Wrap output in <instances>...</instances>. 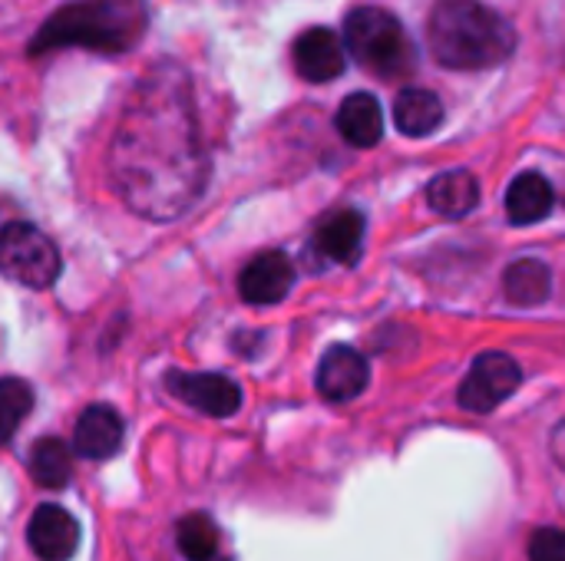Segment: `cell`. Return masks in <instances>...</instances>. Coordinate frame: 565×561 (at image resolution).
<instances>
[{
  "label": "cell",
  "instance_id": "cell-11",
  "mask_svg": "<svg viewBox=\"0 0 565 561\" xmlns=\"http://www.w3.org/2000/svg\"><path fill=\"white\" fill-rule=\"evenodd\" d=\"M26 542L33 555L43 561H70L79 546L76 519L60 506H40L26 526Z\"/></svg>",
  "mask_w": 565,
  "mask_h": 561
},
{
  "label": "cell",
  "instance_id": "cell-21",
  "mask_svg": "<svg viewBox=\"0 0 565 561\" xmlns=\"http://www.w3.org/2000/svg\"><path fill=\"white\" fill-rule=\"evenodd\" d=\"M33 410V390L20 377H3L0 380V446L13 440L26 413Z\"/></svg>",
  "mask_w": 565,
  "mask_h": 561
},
{
  "label": "cell",
  "instance_id": "cell-2",
  "mask_svg": "<svg viewBox=\"0 0 565 561\" xmlns=\"http://www.w3.org/2000/svg\"><path fill=\"white\" fill-rule=\"evenodd\" d=\"M149 26V10L142 0H70L53 17L43 20L26 53L43 56L50 50L79 46L96 53H129L139 46Z\"/></svg>",
  "mask_w": 565,
  "mask_h": 561
},
{
  "label": "cell",
  "instance_id": "cell-5",
  "mask_svg": "<svg viewBox=\"0 0 565 561\" xmlns=\"http://www.w3.org/2000/svg\"><path fill=\"white\" fill-rule=\"evenodd\" d=\"M0 274L23 288H50L60 278L56 245L26 222L0 228Z\"/></svg>",
  "mask_w": 565,
  "mask_h": 561
},
{
  "label": "cell",
  "instance_id": "cell-12",
  "mask_svg": "<svg viewBox=\"0 0 565 561\" xmlns=\"http://www.w3.org/2000/svg\"><path fill=\"white\" fill-rule=\"evenodd\" d=\"M122 446V420L113 407H86L73 430V450L83 460H109Z\"/></svg>",
  "mask_w": 565,
  "mask_h": 561
},
{
  "label": "cell",
  "instance_id": "cell-7",
  "mask_svg": "<svg viewBox=\"0 0 565 561\" xmlns=\"http://www.w3.org/2000/svg\"><path fill=\"white\" fill-rule=\"evenodd\" d=\"M166 387L175 400H182L185 407L205 413V417H215V420H225L232 413H238L242 407V390L232 377L225 374H182V370H172L166 377Z\"/></svg>",
  "mask_w": 565,
  "mask_h": 561
},
{
  "label": "cell",
  "instance_id": "cell-22",
  "mask_svg": "<svg viewBox=\"0 0 565 561\" xmlns=\"http://www.w3.org/2000/svg\"><path fill=\"white\" fill-rule=\"evenodd\" d=\"M530 561H565L563 529H540L530 542Z\"/></svg>",
  "mask_w": 565,
  "mask_h": 561
},
{
  "label": "cell",
  "instance_id": "cell-8",
  "mask_svg": "<svg viewBox=\"0 0 565 561\" xmlns=\"http://www.w3.org/2000/svg\"><path fill=\"white\" fill-rule=\"evenodd\" d=\"M295 284V265L288 255L281 251H265L258 258H252L238 278V294L245 304L265 308V304H278L288 298Z\"/></svg>",
  "mask_w": 565,
  "mask_h": 561
},
{
  "label": "cell",
  "instance_id": "cell-15",
  "mask_svg": "<svg viewBox=\"0 0 565 561\" xmlns=\"http://www.w3.org/2000/svg\"><path fill=\"white\" fill-rule=\"evenodd\" d=\"M553 205H556L553 185L540 172H523L507 188V215L513 225H536L553 212Z\"/></svg>",
  "mask_w": 565,
  "mask_h": 561
},
{
  "label": "cell",
  "instance_id": "cell-6",
  "mask_svg": "<svg viewBox=\"0 0 565 561\" xmlns=\"http://www.w3.org/2000/svg\"><path fill=\"white\" fill-rule=\"evenodd\" d=\"M520 380H523V370L510 354H483L473 360L467 380L460 384L457 400L470 413H493L503 400L516 393Z\"/></svg>",
  "mask_w": 565,
  "mask_h": 561
},
{
  "label": "cell",
  "instance_id": "cell-19",
  "mask_svg": "<svg viewBox=\"0 0 565 561\" xmlns=\"http://www.w3.org/2000/svg\"><path fill=\"white\" fill-rule=\"evenodd\" d=\"M30 476L43 489H63L73 476V456L70 446L56 436H43L30 450Z\"/></svg>",
  "mask_w": 565,
  "mask_h": 561
},
{
  "label": "cell",
  "instance_id": "cell-20",
  "mask_svg": "<svg viewBox=\"0 0 565 561\" xmlns=\"http://www.w3.org/2000/svg\"><path fill=\"white\" fill-rule=\"evenodd\" d=\"M179 552L189 561H228L222 549V532L205 513H192L175 529Z\"/></svg>",
  "mask_w": 565,
  "mask_h": 561
},
{
  "label": "cell",
  "instance_id": "cell-3",
  "mask_svg": "<svg viewBox=\"0 0 565 561\" xmlns=\"http://www.w3.org/2000/svg\"><path fill=\"white\" fill-rule=\"evenodd\" d=\"M427 43L447 69H490L516 50V30L480 0H437Z\"/></svg>",
  "mask_w": 565,
  "mask_h": 561
},
{
  "label": "cell",
  "instance_id": "cell-17",
  "mask_svg": "<svg viewBox=\"0 0 565 561\" xmlns=\"http://www.w3.org/2000/svg\"><path fill=\"white\" fill-rule=\"evenodd\" d=\"M394 122H397V129L404 136L424 139L444 122V106L430 89H414L411 86L394 99Z\"/></svg>",
  "mask_w": 565,
  "mask_h": 561
},
{
  "label": "cell",
  "instance_id": "cell-18",
  "mask_svg": "<svg viewBox=\"0 0 565 561\" xmlns=\"http://www.w3.org/2000/svg\"><path fill=\"white\" fill-rule=\"evenodd\" d=\"M550 288H553V274L543 261L536 258H523V261H513L503 274V291L510 298V304L516 308H536L550 298Z\"/></svg>",
  "mask_w": 565,
  "mask_h": 561
},
{
  "label": "cell",
  "instance_id": "cell-13",
  "mask_svg": "<svg viewBox=\"0 0 565 561\" xmlns=\"http://www.w3.org/2000/svg\"><path fill=\"white\" fill-rule=\"evenodd\" d=\"M315 248L334 261V265H358L361 251H364V215L361 212H334L331 218H324L315 231Z\"/></svg>",
  "mask_w": 565,
  "mask_h": 561
},
{
  "label": "cell",
  "instance_id": "cell-10",
  "mask_svg": "<svg viewBox=\"0 0 565 561\" xmlns=\"http://www.w3.org/2000/svg\"><path fill=\"white\" fill-rule=\"evenodd\" d=\"M371 380L367 360L354 347H331L318 364V393L331 403H348L364 393Z\"/></svg>",
  "mask_w": 565,
  "mask_h": 561
},
{
  "label": "cell",
  "instance_id": "cell-1",
  "mask_svg": "<svg viewBox=\"0 0 565 561\" xmlns=\"http://www.w3.org/2000/svg\"><path fill=\"white\" fill-rule=\"evenodd\" d=\"M109 179L142 218H175L209 182L192 86L182 66H152L126 103L109 145Z\"/></svg>",
  "mask_w": 565,
  "mask_h": 561
},
{
  "label": "cell",
  "instance_id": "cell-14",
  "mask_svg": "<svg viewBox=\"0 0 565 561\" xmlns=\"http://www.w3.org/2000/svg\"><path fill=\"white\" fill-rule=\"evenodd\" d=\"M338 132L354 149H371L384 136V109L371 93H351L338 109Z\"/></svg>",
  "mask_w": 565,
  "mask_h": 561
},
{
  "label": "cell",
  "instance_id": "cell-9",
  "mask_svg": "<svg viewBox=\"0 0 565 561\" xmlns=\"http://www.w3.org/2000/svg\"><path fill=\"white\" fill-rule=\"evenodd\" d=\"M295 69L308 83H331L344 73V43L328 26H311L295 40Z\"/></svg>",
  "mask_w": 565,
  "mask_h": 561
},
{
  "label": "cell",
  "instance_id": "cell-16",
  "mask_svg": "<svg viewBox=\"0 0 565 561\" xmlns=\"http://www.w3.org/2000/svg\"><path fill=\"white\" fill-rule=\"evenodd\" d=\"M427 202L437 215L447 218H463L480 205V182L470 172H444L430 182Z\"/></svg>",
  "mask_w": 565,
  "mask_h": 561
},
{
  "label": "cell",
  "instance_id": "cell-4",
  "mask_svg": "<svg viewBox=\"0 0 565 561\" xmlns=\"http://www.w3.org/2000/svg\"><path fill=\"white\" fill-rule=\"evenodd\" d=\"M348 53L374 76L404 79L414 69V43L407 40L401 20L381 7H358L344 20Z\"/></svg>",
  "mask_w": 565,
  "mask_h": 561
}]
</instances>
